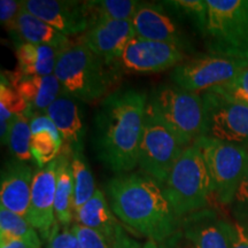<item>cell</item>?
Returning a JSON list of instances; mask_svg holds the SVG:
<instances>
[{
    "mask_svg": "<svg viewBox=\"0 0 248 248\" xmlns=\"http://www.w3.org/2000/svg\"><path fill=\"white\" fill-rule=\"evenodd\" d=\"M135 36L131 21L97 20L90 24L79 42L107 63L116 66L124 47Z\"/></svg>",
    "mask_w": 248,
    "mask_h": 248,
    "instance_id": "2e32d148",
    "label": "cell"
},
{
    "mask_svg": "<svg viewBox=\"0 0 248 248\" xmlns=\"http://www.w3.org/2000/svg\"><path fill=\"white\" fill-rule=\"evenodd\" d=\"M70 166L74 179V208L76 213L91 199L97 188L91 167L84 154V148L71 152Z\"/></svg>",
    "mask_w": 248,
    "mask_h": 248,
    "instance_id": "d4e9b609",
    "label": "cell"
},
{
    "mask_svg": "<svg viewBox=\"0 0 248 248\" xmlns=\"http://www.w3.org/2000/svg\"><path fill=\"white\" fill-rule=\"evenodd\" d=\"M54 75L63 94L79 102L92 104L115 91L122 73L78 42L71 43L62 52Z\"/></svg>",
    "mask_w": 248,
    "mask_h": 248,
    "instance_id": "3957f363",
    "label": "cell"
},
{
    "mask_svg": "<svg viewBox=\"0 0 248 248\" xmlns=\"http://www.w3.org/2000/svg\"><path fill=\"white\" fill-rule=\"evenodd\" d=\"M42 241L23 239H0V248H40Z\"/></svg>",
    "mask_w": 248,
    "mask_h": 248,
    "instance_id": "74e56055",
    "label": "cell"
},
{
    "mask_svg": "<svg viewBox=\"0 0 248 248\" xmlns=\"http://www.w3.org/2000/svg\"><path fill=\"white\" fill-rule=\"evenodd\" d=\"M33 177V170L27 162L16 159L6 162L0 182V206L26 217Z\"/></svg>",
    "mask_w": 248,
    "mask_h": 248,
    "instance_id": "ac0fdd59",
    "label": "cell"
},
{
    "mask_svg": "<svg viewBox=\"0 0 248 248\" xmlns=\"http://www.w3.org/2000/svg\"><path fill=\"white\" fill-rule=\"evenodd\" d=\"M131 22L136 36L175 45L185 53L193 51L188 36L161 2H141Z\"/></svg>",
    "mask_w": 248,
    "mask_h": 248,
    "instance_id": "4fadbf2b",
    "label": "cell"
},
{
    "mask_svg": "<svg viewBox=\"0 0 248 248\" xmlns=\"http://www.w3.org/2000/svg\"><path fill=\"white\" fill-rule=\"evenodd\" d=\"M32 115L33 111L30 109L26 114L16 116L9 130L7 146L11 153L13 154L14 159L22 161V162H29L33 160L30 150L31 137H32L30 120Z\"/></svg>",
    "mask_w": 248,
    "mask_h": 248,
    "instance_id": "4316f807",
    "label": "cell"
},
{
    "mask_svg": "<svg viewBox=\"0 0 248 248\" xmlns=\"http://www.w3.org/2000/svg\"><path fill=\"white\" fill-rule=\"evenodd\" d=\"M44 113L60 132L63 147L71 152L84 148L85 128L78 100L62 93Z\"/></svg>",
    "mask_w": 248,
    "mask_h": 248,
    "instance_id": "d6986e66",
    "label": "cell"
},
{
    "mask_svg": "<svg viewBox=\"0 0 248 248\" xmlns=\"http://www.w3.org/2000/svg\"><path fill=\"white\" fill-rule=\"evenodd\" d=\"M203 136L248 151V107L214 91L203 92Z\"/></svg>",
    "mask_w": 248,
    "mask_h": 248,
    "instance_id": "30bf717a",
    "label": "cell"
},
{
    "mask_svg": "<svg viewBox=\"0 0 248 248\" xmlns=\"http://www.w3.org/2000/svg\"><path fill=\"white\" fill-rule=\"evenodd\" d=\"M22 11V4L16 0H1L0 1V22L4 29L11 35L13 32L15 24Z\"/></svg>",
    "mask_w": 248,
    "mask_h": 248,
    "instance_id": "836d02e7",
    "label": "cell"
},
{
    "mask_svg": "<svg viewBox=\"0 0 248 248\" xmlns=\"http://www.w3.org/2000/svg\"><path fill=\"white\" fill-rule=\"evenodd\" d=\"M140 248H160L159 245H157L156 241L152 240V239H148L146 243H145L144 245Z\"/></svg>",
    "mask_w": 248,
    "mask_h": 248,
    "instance_id": "ab89813d",
    "label": "cell"
},
{
    "mask_svg": "<svg viewBox=\"0 0 248 248\" xmlns=\"http://www.w3.org/2000/svg\"><path fill=\"white\" fill-rule=\"evenodd\" d=\"M184 150L185 147L167 128L147 101L139 146L138 166L141 171L162 185Z\"/></svg>",
    "mask_w": 248,
    "mask_h": 248,
    "instance_id": "ba28073f",
    "label": "cell"
},
{
    "mask_svg": "<svg viewBox=\"0 0 248 248\" xmlns=\"http://www.w3.org/2000/svg\"><path fill=\"white\" fill-rule=\"evenodd\" d=\"M232 248H248V218L233 217L231 221Z\"/></svg>",
    "mask_w": 248,
    "mask_h": 248,
    "instance_id": "d590c367",
    "label": "cell"
},
{
    "mask_svg": "<svg viewBox=\"0 0 248 248\" xmlns=\"http://www.w3.org/2000/svg\"><path fill=\"white\" fill-rule=\"evenodd\" d=\"M63 140L61 136L52 135L47 131L38 132L31 137L30 150L33 161L38 164L39 169L44 168L54 161L61 153Z\"/></svg>",
    "mask_w": 248,
    "mask_h": 248,
    "instance_id": "f546056e",
    "label": "cell"
},
{
    "mask_svg": "<svg viewBox=\"0 0 248 248\" xmlns=\"http://www.w3.org/2000/svg\"><path fill=\"white\" fill-rule=\"evenodd\" d=\"M248 62L210 53L186 58L170 73L172 84L193 93L202 94L231 80Z\"/></svg>",
    "mask_w": 248,
    "mask_h": 248,
    "instance_id": "9c48e42d",
    "label": "cell"
},
{
    "mask_svg": "<svg viewBox=\"0 0 248 248\" xmlns=\"http://www.w3.org/2000/svg\"><path fill=\"white\" fill-rule=\"evenodd\" d=\"M161 4L177 16L190 20L195 30L203 36L208 21L207 0H167Z\"/></svg>",
    "mask_w": 248,
    "mask_h": 248,
    "instance_id": "83f0119b",
    "label": "cell"
},
{
    "mask_svg": "<svg viewBox=\"0 0 248 248\" xmlns=\"http://www.w3.org/2000/svg\"><path fill=\"white\" fill-rule=\"evenodd\" d=\"M161 188L179 219L210 208L214 199L212 179L197 145L185 148Z\"/></svg>",
    "mask_w": 248,
    "mask_h": 248,
    "instance_id": "277c9868",
    "label": "cell"
},
{
    "mask_svg": "<svg viewBox=\"0 0 248 248\" xmlns=\"http://www.w3.org/2000/svg\"><path fill=\"white\" fill-rule=\"evenodd\" d=\"M75 219L80 225L88 226L105 235L113 248H140L119 224L113 210L108 206L104 192L97 190L93 197L75 213Z\"/></svg>",
    "mask_w": 248,
    "mask_h": 248,
    "instance_id": "e0dca14e",
    "label": "cell"
},
{
    "mask_svg": "<svg viewBox=\"0 0 248 248\" xmlns=\"http://www.w3.org/2000/svg\"><path fill=\"white\" fill-rule=\"evenodd\" d=\"M106 190L113 213L137 233L162 244L179 230L181 219L161 185L145 172L117 175Z\"/></svg>",
    "mask_w": 248,
    "mask_h": 248,
    "instance_id": "7a4b0ae2",
    "label": "cell"
},
{
    "mask_svg": "<svg viewBox=\"0 0 248 248\" xmlns=\"http://www.w3.org/2000/svg\"><path fill=\"white\" fill-rule=\"evenodd\" d=\"M233 217L248 218V170L231 204Z\"/></svg>",
    "mask_w": 248,
    "mask_h": 248,
    "instance_id": "e575fe53",
    "label": "cell"
},
{
    "mask_svg": "<svg viewBox=\"0 0 248 248\" xmlns=\"http://www.w3.org/2000/svg\"><path fill=\"white\" fill-rule=\"evenodd\" d=\"M179 231L192 248H232L231 221L214 208L183 217Z\"/></svg>",
    "mask_w": 248,
    "mask_h": 248,
    "instance_id": "9a60e30c",
    "label": "cell"
},
{
    "mask_svg": "<svg viewBox=\"0 0 248 248\" xmlns=\"http://www.w3.org/2000/svg\"><path fill=\"white\" fill-rule=\"evenodd\" d=\"M91 23L97 20L132 21L141 2L137 0H89Z\"/></svg>",
    "mask_w": 248,
    "mask_h": 248,
    "instance_id": "484cf974",
    "label": "cell"
},
{
    "mask_svg": "<svg viewBox=\"0 0 248 248\" xmlns=\"http://www.w3.org/2000/svg\"><path fill=\"white\" fill-rule=\"evenodd\" d=\"M0 239L42 241L37 230L30 225L26 217L17 215L1 206H0Z\"/></svg>",
    "mask_w": 248,
    "mask_h": 248,
    "instance_id": "f1b7e54d",
    "label": "cell"
},
{
    "mask_svg": "<svg viewBox=\"0 0 248 248\" xmlns=\"http://www.w3.org/2000/svg\"><path fill=\"white\" fill-rule=\"evenodd\" d=\"M160 248H192L190 244L185 240V238L183 237L181 231H177L175 234L171 235L169 239L163 241L162 244H160Z\"/></svg>",
    "mask_w": 248,
    "mask_h": 248,
    "instance_id": "f35d334b",
    "label": "cell"
},
{
    "mask_svg": "<svg viewBox=\"0 0 248 248\" xmlns=\"http://www.w3.org/2000/svg\"><path fill=\"white\" fill-rule=\"evenodd\" d=\"M30 128L32 135L38 132L47 131L52 133V135L61 136L59 130L57 129V126H55V124L52 122V120L45 113H33V115L30 120Z\"/></svg>",
    "mask_w": 248,
    "mask_h": 248,
    "instance_id": "8d00e7d4",
    "label": "cell"
},
{
    "mask_svg": "<svg viewBox=\"0 0 248 248\" xmlns=\"http://www.w3.org/2000/svg\"><path fill=\"white\" fill-rule=\"evenodd\" d=\"M148 97L135 89L116 90L99 102L92 142L98 160L116 175L138 166Z\"/></svg>",
    "mask_w": 248,
    "mask_h": 248,
    "instance_id": "6da1fadb",
    "label": "cell"
},
{
    "mask_svg": "<svg viewBox=\"0 0 248 248\" xmlns=\"http://www.w3.org/2000/svg\"><path fill=\"white\" fill-rule=\"evenodd\" d=\"M207 53L248 62V0H207Z\"/></svg>",
    "mask_w": 248,
    "mask_h": 248,
    "instance_id": "5b68a950",
    "label": "cell"
},
{
    "mask_svg": "<svg viewBox=\"0 0 248 248\" xmlns=\"http://www.w3.org/2000/svg\"><path fill=\"white\" fill-rule=\"evenodd\" d=\"M31 108L26 100L16 92L4 71H1V83H0V138L1 144L7 145L9 130L15 117L26 114Z\"/></svg>",
    "mask_w": 248,
    "mask_h": 248,
    "instance_id": "cb8c5ba5",
    "label": "cell"
},
{
    "mask_svg": "<svg viewBox=\"0 0 248 248\" xmlns=\"http://www.w3.org/2000/svg\"><path fill=\"white\" fill-rule=\"evenodd\" d=\"M47 248H80V245L71 229H67V226L60 229L57 223L47 240Z\"/></svg>",
    "mask_w": 248,
    "mask_h": 248,
    "instance_id": "d6a6232c",
    "label": "cell"
},
{
    "mask_svg": "<svg viewBox=\"0 0 248 248\" xmlns=\"http://www.w3.org/2000/svg\"><path fill=\"white\" fill-rule=\"evenodd\" d=\"M5 75L33 113H44L62 94L61 84L54 74L47 76H29L15 70L6 73Z\"/></svg>",
    "mask_w": 248,
    "mask_h": 248,
    "instance_id": "ffe728a7",
    "label": "cell"
},
{
    "mask_svg": "<svg viewBox=\"0 0 248 248\" xmlns=\"http://www.w3.org/2000/svg\"><path fill=\"white\" fill-rule=\"evenodd\" d=\"M24 11L39 17L64 36L83 35L91 24L86 1L77 0H23Z\"/></svg>",
    "mask_w": 248,
    "mask_h": 248,
    "instance_id": "7c38bea8",
    "label": "cell"
},
{
    "mask_svg": "<svg viewBox=\"0 0 248 248\" xmlns=\"http://www.w3.org/2000/svg\"><path fill=\"white\" fill-rule=\"evenodd\" d=\"M71 151L62 147L57 157V188H55V219L59 225L68 226L75 218L74 179L70 166Z\"/></svg>",
    "mask_w": 248,
    "mask_h": 248,
    "instance_id": "603a6c76",
    "label": "cell"
},
{
    "mask_svg": "<svg viewBox=\"0 0 248 248\" xmlns=\"http://www.w3.org/2000/svg\"><path fill=\"white\" fill-rule=\"evenodd\" d=\"M16 40V45L21 43H29L36 45H47L58 48H67L71 44L69 37L54 29L39 17L30 14L22 8L11 33Z\"/></svg>",
    "mask_w": 248,
    "mask_h": 248,
    "instance_id": "44dd1931",
    "label": "cell"
},
{
    "mask_svg": "<svg viewBox=\"0 0 248 248\" xmlns=\"http://www.w3.org/2000/svg\"><path fill=\"white\" fill-rule=\"evenodd\" d=\"M148 102L185 148L203 136L204 104L199 93L164 83L152 91Z\"/></svg>",
    "mask_w": 248,
    "mask_h": 248,
    "instance_id": "8992f818",
    "label": "cell"
},
{
    "mask_svg": "<svg viewBox=\"0 0 248 248\" xmlns=\"http://www.w3.org/2000/svg\"><path fill=\"white\" fill-rule=\"evenodd\" d=\"M186 58L177 46L135 36L124 47L116 67L122 74H156L173 69Z\"/></svg>",
    "mask_w": 248,
    "mask_h": 248,
    "instance_id": "8fae6325",
    "label": "cell"
},
{
    "mask_svg": "<svg viewBox=\"0 0 248 248\" xmlns=\"http://www.w3.org/2000/svg\"><path fill=\"white\" fill-rule=\"evenodd\" d=\"M210 91L219 93L230 100L239 102L248 107V67L239 71L233 78L226 82L225 84L217 86Z\"/></svg>",
    "mask_w": 248,
    "mask_h": 248,
    "instance_id": "4dcf8cb0",
    "label": "cell"
},
{
    "mask_svg": "<svg viewBox=\"0 0 248 248\" xmlns=\"http://www.w3.org/2000/svg\"><path fill=\"white\" fill-rule=\"evenodd\" d=\"M64 49L29 43L17 44L15 49L17 59L16 71L29 76L53 75L57 62Z\"/></svg>",
    "mask_w": 248,
    "mask_h": 248,
    "instance_id": "7402d4cb",
    "label": "cell"
},
{
    "mask_svg": "<svg viewBox=\"0 0 248 248\" xmlns=\"http://www.w3.org/2000/svg\"><path fill=\"white\" fill-rule=\"evenodd\" d=\"M58 160L55 159L35 172L31 187L27 221L39 232L44 240L51 237L55 219V188H57Z\"/></svg>",
    "mask_w": 248,
    "mask_h": 248,
    "instance_id": "5bb4252c",
    "label": "cell"
},
{
    "mask_svg": "<svg viewBox=\"0 0 248 248\" xmlns=\"http://www.w3.org/2000/svg\"><path fill=\"white\" fill-rule=\"evenodd\" d=\"M71 231L78 239L80 248H113L109 240L104 234L88 226L76 223L71 226Z\"/></svg>",
    "mask_w": 248,
    "mask_h": 248,
    "instance_id": "1f68e13d",
    "label": "cell"
},
{
    "mask_svg": "<svg viewBox=\"0 0 248 248\" xmlns=\"http://www.w3.org/2000/svg\"><path fill=\"white\" fill-rule=\"evenodd\" d=\"M194 144L200 148L208 169L214 199L224 206H231L248 170V151L206 136Z\"/></svg>",
    "mask_w": 248,
    "mask_h": 248,
    "instance_id": "52a82bcc",
    "label": "cell"
}]
</instances>
